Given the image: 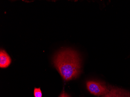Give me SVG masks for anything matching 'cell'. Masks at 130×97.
I'll return each instance as SVG.
<instances>
[{
	"label": "cell",
	"mask_w": 130,
	"mask_h": 97,
	"mask_svg": "<svg viewBox=\"0 0 130 97\" xmlns=\"http://www.w3.org/2000/svg\"><path fill=\"white\" fill-rule=\"evenodd\" d=\"M11 60L8 53L4 50L0 51V67L6 68L11 64Z\"/></svg>",
	"instance_id": "277c9868"
},
{
	"label": "cell",
	"mask_w": 130,
	"mask_h": 97,
	"mask_svg": "<svg viewBox=\"0 0 130 97\" xmlns=\"http://www.w3.org/2000/svg\"><path fill=\"white\" fill-rule=\"evenodd\" d=\"M34 95L35 97H42V94L40 88H35L34 89Z\"/></svg>",
	"instance_id": "5b68a950"
},
{
	"label": "cell",
	"mask_w": 130,
	"mask_h": 97,
	"mask_svg": "<svg viewBox=\"0 0 130 97\" xmlns=\"http://www.w3.org/2000/svg\"><path fill=\"white\" fill-rule=\"evenodd\" d=\"M87 87L92 94L96 96H103L108 91L109 87L101 82L89 81L87 82Z\"/></svg>",
	"instance_id": "7a4b0ae2"
},
{
	"label": "cell",
	"mask_w": 130,
	"mask_h": 97,
	"mask_svg": "<svg viewBox=\"0 0 130 97\" xmlns=\"http://www.w3.org/2000/svg\"><path fill=\"white\" fill-rule=\"evenodd\" d=\"M108 87V92L102 97H130V93L127 91L114 87Z\"/></svg>",
	"instance_id": "3957f363"
},
{
	"label": "cell",
	"mask_w": 130,
	"mask_h": 97,
	"mask_svg": "<svg viewBox=\"0 0 130 97\" xmlns=\"http://www.w3.org/2000/svg\"><path fill=\"white\" fill-rule=\"evenodd\" d=\"M59 97H70V96L68 94H66V92H63L61 94L60 96Z\"/></svg>",
	"instance_id": "8992f818"
},
{
	"label": "cell",
	"mask_w": 130,
	"mask_h": 97,
	"mask_svg": "<svg viewBox=\"0 0 130 97\" xmlns=\"http://www.w3.org/2000/svg\"><path fill=\"white\" fill-rule=\"evenodd\" d=\"M54 63L65 81L76 79L81 72L80 57L77 52L71 49H63L59 52L54 57Z\"/></svg>",
	"instance_id": "6da1fadb"
}]
</instances>
